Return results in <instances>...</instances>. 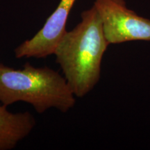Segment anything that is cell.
I'll return each instance as SVG.
<instances>
[{"instance_id": "1", "label": "cell", "mask_w": 150, "mask_h": 150, "mask_svg": "<svg viewBox=\"0 0 150 150\" xmlns=\"http://www.w3.org/2000/svg\"><path fill=\"white\" fill-rule=\"evenodd\" d=\"M109 45L94 6L81 13L79 23L66 31L57 44L56 61L76 97L86 96L99 82L103 56Z\"/></svg>"}, {"instance_id": "4", "label": "cell", "mask_w": 150, "mask_h": 150, "mask_svg": "<svg viewBox=\"0 0 150 150\" xmlns=\"http://www.w3.org/2000/svg\"><path fill=\"white\" fill-rule=\"evenodd\" d=\"M76 0H60L42 29L31 39L24 41L14 50L16 59H45L54 54L56 45L66 32L69 15Z\"/></svg>"}, {"instance_id": "3", "label": "cell", "mask_w": 150, "mask_h": 150, "mask_svg": "<svg viewBox=\"0 0 150 150\" xmlns=\"http://www.w3.org/2000/svg\"><path fill=\"white\" fill-rule=\"evenodd\" d=\"M93 6L110 45L150 41V20L129 9L125 0H95Z\"/></svg>"}, {"instance_id": "5", "label": "cell", "mask_w": 150, "mask_h": 150, "mask_svg": "<svg viewBox=\"0 0 150 150\" xmlns=\"http://www.w3.org/2000/svg\"><path fill=\"white\" fill-rule=\"evenodd\" d=\"M0 105V150H10L27 137L35 126L29 112H11Z\"/></svg>"}, {"instance_id": "2", "label": "cell", "mask_w": 150, "mask_h": 150, "mask_svg": "<svg viewBox=\"0 0 150 150\" xmlns=\"http://www.w3.org/2000/svg\"><path fill=\"white\" fill-rule=\"evenodd\" d=\"M18 102L32 105L42 114L52 108L66 112L76 99L64 76L50 67L27 62L22 69H14L0 63V102L8 106Z\"/></svg>"}]
</instances>
